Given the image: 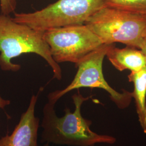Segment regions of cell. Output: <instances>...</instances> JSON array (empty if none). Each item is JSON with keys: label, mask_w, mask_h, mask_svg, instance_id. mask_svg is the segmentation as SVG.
Wrapping results in <instances>:
<instances>
[{"label": "cell", "mask_w": 146, "mask_h": 146, "mask_svg": "<svg viewBox=\"0 0 146 146\" xmlns=\"http://www.w3.org/2000/svg\"><path fill=\"white\" fill-rule=\"evenodd\" d=\"M44 31L17 23L10 15L0 14V68L3 71L16 72L21 65L11 60L26 54H35L43 58L52 68L53 78L61 80L62 70L51 55L44 38Z\"/></svg>", "instance_id": "cell-2"}, {"label": "cell", "mask_w": 146, "mask_h": 146, "mask_svg": "<svg viewBox=\"0 0 146 146\" xmlns=\"http://www.w3.org/2000/svg\"><path fill=\"white\" fill-rule=\"evenodd\" d=\"M134 86L132 97L135 102L136 112L141 128L146 134V66L137 72H131L128 76Z\"/></svg>", "instance_id": "cell-9"}, {"label": "cell", "mask_w": 146, "mask_h": 146, "mask_svg": "<svg viewBox=\"0 0 146 146\" xmlns=\"http://www.w3.org/2000/svg\"><path fill=\"white\" fill-rule=\"evenodd\" d=\"M84 24L103 44L115 42L140 49L146 35V16L104 7Z\"/></svg>", "instance_id": "cell-3"}, {"label": "cell", "mask_w": 146, "mask_h": 146, "mask_svg": "<svg viewBox=\"0 0 146 146\" xmlns=\"http://www.w3.org/2000/svg\"><path fill=\"white\" fill-rule=\"evenodd\" d=\"M105 0H58L42 9L31 13H15L14 21L38 31L82 25L104 7Z\"/></svg>", "instance_id": "cell-4"}, {"label": "cell", "mask_w": 146, "mask_h": 146, "mask_svg": "<svg viewBox=\"0 0 146 146\" xmlns=\"http://www.w3.org/2000/svg\"><path fill=\"white\" fill-rule=\"evenodd\" d=\"M90 97L81 94L72 96L75 110L71 112L68 108L64 110V115L58 117L55 104L48 102L43 110L41 127L43 129L41 142L47 143L71 146H94L96 143L113 144L114 137L98 134L90 129L92 122L84 119L81 114V106Z\"/></svg>", "instance_id": "cell-1"}, {"label": "cell", "mask_w": 146, "mask_h": 146, "mask_svg": "<svg viewBox=\"0 0 146 146\" xmlns=\"http://www.w3.org/2000/svg\"><path fill=\"white\" fill-rule=\"evenodd\" d=\"M140 49L142 51V52L144 53V54L146 57V35L143 38Z\"/></svg>", "instance_id": "cell-13"}, {"label": "cell", "mask_w": 146, "mask_h": 146, "mask_svg": "<svg viewBox=\"0 0 146 146\" xmlns=\"http://www.w3.org/2000/svg\"><path fill=\"white\" fill-rule=\"evenodd\" d=\"M11 104V101L8 100L3 99L0 95V108L4 109L6 106Z\"/></svg>", "instance_id": "cell-12"}, {"label": "cell", "mask_w": 146, "mask_h": 146, "mask_svg": "<svg viewBox=\"0 0 146 146\" xmlns=\"http://www.w3.org/2000/svg\"><path fill=\"white\" fill-rule=\"evenodd\" d=\"M43 36L52 58L58 64H76L103 44L99 37L85 24L49 29L44 31Z\"/></svg>", "instance_id": "cell-6"}, {"label": "cell", "mask_w": 146, "mask_h": 146, "mask_svg": "<svg viewBox=\"0 0 146 146\" xmlns=\"http://www.w3.org/2000/svg\"><path fill=\"white\" fill-rule=\"evenodd\" d=\"M111 63L118 70L122 72L129 69L131 72H137L146 66V57L141 49L127 46L119 48L111 46L106 56Z\"/></svg>", "instance_id": "cell-8"}, {"label": "cell", "mask_w": 146, "mask_h": 146, "mask_svg": "<svg viewBox=\"0 0 146 146\" xmlns=\"http://www.w3.org/2000/svg\"><path fill=\"white\" fill-rule=\"evenodd\" d=\"M104 7L146 16V0H105Z\"/></svg>", "instance_id": "cell-10"}, {"label": "cell", "mask_w": 146, "mask_h": 146, "mask_svg": "<svg viewBox=\"0 0 146 146\" xmlns=\"http://www.w3.org/2000/svg\"><path fill=\"white\" fill-rule=\"evenodd\" d=\"M112 44H102L75 64L78 71L72 82L66 88L57 90L49 94L48 102L55 104L63 96L75 89L100 88L109 93L110 99L119 108L123 110L127 108L133 98L131 93L125 89H122V93L116 91L107 83L103 74V61Z\"/></svg>", "instance_id": "cell-5"}, {"label": "cell", "mask_w": 146, "mask_h": 146, "mask_svg": "<svg viewBox=\"0 0 146 146\" xmlns=\"http://www.w3.org/2000/svg\"><path fill=\"white\" fill-rule=\"evenodd\" d=\"M17 7V0H0L1 14L10 15L14 13Z\"/></svg>", "instance_id": "cell-11"}, {"label": "cell", "mask_w": 146, "mask_h": 146, "mask_svg": "<svg viewBox=\"0 0 146 146\" xmlns=\"http://www.w3.org/2000/svg\"><path fill=\"white\" fill-rule=\"evenodd\" d=\"M38 94L33 95L26 111L11 135L0 139V146H38V130L40 120L35 115Z\"/></svg>", "instance_id": "cell-7"}, {"label": "cell", "mask_w": 146, "mask_h": 146, "mask_svg": "<svg viewBox=\"0 0 146 146\" xmlns=\"http://www.w3.org/2000/svg\"><path fill=\"white\" fill-rule=\"evenodd\" d=\"M49 146V143H46L45 145H44L43 146Z\"/></svg>", "instance_id": "cell-14"}]
</instances>
